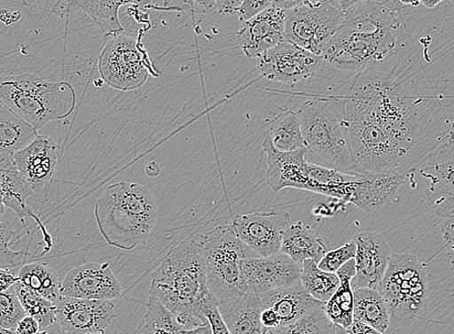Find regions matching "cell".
Segmentation results:
<instances>
[{"label": "cell", "instance_id": "1", "mask_svg": "<svg viewBox=\"0 0 454 334\" xmlns=\"http://www.w3.org/2000/svg\"><path fill=\"white\" fill-rule=\"evenodd\" d=\"M399 34L400 20L394 11L373 0L361 3L345 11L321 58L342 71L371 70L392 55Z\"/></svg>", "mask_w": 454, "mask_h": 334}, {"label": "cell", "instance_id": "2", "mask_svg": "<svg viewBox=\"0 0 454 334\" xmlns=\"http://www.w3.org/2000/svg\"><path fill=\"white\" fill-rule=\"evenodd\" d=\"M148 297L159 300L183 328L189 330L208 324L204 311L220 303L208 287L196 237L172 247L153 275Z\"/></svg>", "mask_w": 454, "mask_h": 334}, {"label": "cell", "instance_id": "3", "mask_svg": "<svg viewBox=\"0 0 454 334\" xmlns=\"http://www.w3.org/2000/svg\"><path fill=\"white\" fill-rule=\"evenodd\" d=\"M343 100L369 116L406 154L416 143L417 102L393 75L373 69L358 73Z\"/></svg>", "mask_w": 454, "mask_h": 334}, {"label": "cell", "instance_id": "4", "mask_svg": "<svg viewBox=\"0 0 454 334\" xmlns=\"http://www.w3.org/2000/svg\"><path fill=\"white\" fill-rule=\"evenodd\" d=\"M94 215L107 245L131 252L147 242L157 222L158 204L145 186L119 182L97 201Z\"/></svg>", "mask_w": 454, "mask_h": 334}, {"label": "cell", "instance_id": "5", "mask_svg": "<svg viewBox=\"0 0 454 334\" xmlns=\"http://www.w3.org/2000/svg\"><path fill=\"white\" fill-rule=\"evenodd\" d=\"M298 113L307 151L317 165L350 176L364 175L352 154L343 98H315L302 104Z\"/></svg>", "mask_w": 454, "mask_h": 334}, {"label": "cell", "instance_id": "6", "mask_svg": "<svg viewBox=\"0 0 454 334\" xmlns=\"http://www.w3.org/2000/svg\"><path fill=\"white\" fill-rule=\"evenodd\" d=\"M0 101L36 131L67 120L77 106V93L67 82H53L32 74L0 75Z\"/></svg>", "mask_w": 454, "mask_h": 334}, {"label": "cell", "instance_id": "7", "mask_svg": "<svg viewBox=\"0 0 454 334\" xmlns=\"http://www.w3.org/2000/svg\"><path fill=\"white\" fill-rule=\"evenodd\" d=\"M427 266L410 253H394L378 291L390 312L395 329L412 325L423 311L429 293Z\"/></svg>", "mask_w": 454, "mask_h": 334}, {"label": "cell", "instance_id": "8", "mask_svg": "<svg viewBox=\"0 0 454 334\" xmlns=\"http://www.w3.org/2000/svg\"><path fill=\"white\" fill-rule=\"evenodd\" d=\"M196 238L214 297L223 303L244 295L241 262L258 255L238 238L231 224L218 226Z\"/></svg>", "mask_w": 454, "mask_h": 334}, {"label": "cell", "instance_id": "9", "mask_svg": "<svg viewBox=\"0 0 454 334\" xmlns=\"http://www.w3.org/2000/svg\"><path fill=\"white\" fill-rule=\"evenodd\" d=\"M344 113L352 154L364 175L394 174L404 151L369 116L345 102Z\"/></svg>", "mask_w": 454, "mask_h": 334}, {"label": "cell", "instance_id": "10", "mask_svg": "<svg viewBox=\"0 0 454 334\" xmlns=\"http://www.w3.org/2000/svg\"><path fill=\"white\" fill-rule=\"evenodd\" d=\"M106 38L98 68L103 81L111 88L132 91L142 88L149 75L159 77L139 39L127 35L125 30Z\"/></svg>", "mask_w": 454, "mask_h": 334}, {"label": "cell", "instance_id": "11", "mask_svg": "<svg viewBox=\"0 0 454 334\" xmlns=\"http://www.w3.org/2000/svg\"><path fill=\"white\" fill-rule=\"evenodd\" d=\"M344 12L325 2L286 11L285 38L296 46L322 57L338 31Z\"/></svg>", "mask_w": 454, "mask_h": 334}, {"label": "cell", "instance_id": "12", "mask_svg": "<svg viewBox=\"0 0 454 334\" xmlns=\"http://www.w3.org/2000/svg\"><path fill=\"white\" fill-rule=\"evenodd\" d=\"M290 223L287 212L269 211L238 214L231 224L238 238L256 255L266 257L280 252Z\"/></svg>", "mask_w": 454, "mask_h": 334}, {"label": "cell", "instance_id": "13", "mask_svg": "<svg viewBox=\"0 0 454 334\" xmlns=\"http://www.w3.org/2000/svg\"><path fill=\"white\" fill-rule=\"evenodd\" d=\"M301 264L283 252L266 257L246 258L241 262L244 293L262 296L270 291L288 287L299 282Z\"/></svg>", "mask_w": 454, "mask_h": 334}, {"label": "cell", "instance_id": "14", "mask_svg": "<svg viewBox=\"0 0 454 334\" xmlns=\"http://www.w3.org/2000/svg\"><path fill=\"white\" fill-rule=\"evenodd\" d=\"M322 60L285 40L257 58V69L269 81L294 85L315 75Z\"/></svg>", "mask_w": 454, "mask_h": 334}, {"label": "cell", "instance_id": "15", "mask_svg": "<svg viewBox=\"0 0 454 334\" xmlns=\"http://www.w3.org/2000/svg\"><path fill=\"white\" fill-rule=\"evenodd\" d=\"M62 297L112 300L121 298L123 287L109 263L90 262L75 267L65 276Z\"/></svg>", "mask_w": 454, "mask_h": 334}, {"label": "cell", "instance_id": "16", "mask_svg": "<svg viewBox=\"0 0 454 334\" xmlns=\"http://www.w3.org/2000/svg\"><path fill=\"white\" fill-rule=\"evenodd\" d=\"M57 306L58 322L68 334H105L116 317L112 300L63 297Z\"/></svg>", "mask_w": 454, "mask_h": 334}, {"label": "cell", "instance_id": "17", "mask_svg": "<svg viewBox=\"0 0 454 334\" xmlns=\"http://www.w3.org/2000/svg\"><path fill=\"white\" fill-rule=\"evenodd\" d=\"M59 146L49 136L38 135L26 148L13 155L15 164L34 193H46L55 177Z\"/></svg>", "mask_w": 454, "mask_h": 334}, {"label": "cell", "instance_id": "18", "mask_svg": "<svg viewBox=\"0 0 454 334\" xmlns=\"http://www.w3.org/2000/svg\"><path fill=\"white\" fill-rule=\"evenodd\" d=\"M421 176L427 181L428 199L439 217L454 214V147L442 143L429 154Z\"/></svg>", "mask_w": 454, "mask_h": 334}, {"label": "cell", "instance_id": "19", "mask_svg": "<svg viewBox=\"0 0 454 334\" xmlns=\"http://www.w3.org/2000/svg\"><path fill=\"white\" fill-rule=\"evenodd\" d=\"M286 11L270 6L263 12L243 21L237 42L247 58H259L286 40Z\"/></svg>", "mask_w": 454, "mask_h": 334}, {"label": "cell", "instance_id": "20", "mask_svg": "<svg viewBox=\"0 0 454 334\" xmlns=\"http://www.w3.org/2000/svg\"><path fill=\"white\" fill-rule=\"evenodd\" d=\"M353 240L356 252L352 288L378 289L393 254L390 245L382 234L372 231L356 233Z\"/></svg>", "mask_w": 454, "mask_h": 334}, {"label": "cell", "instance_id": "21", "mask_svg": "<svg viewBox=\"0 0 454 334\" xmlns=\"http://www.w3.org/2000/svg\"><path fill=\"white\" fill-rule=\"evenodd\" d=\"M0 195L3 197L5 207L12 210L26 228L27 219H32L36 222L46 244L43 254L49 252L52 247L51 235L38 215L27 205V198L34 195V191L21 176L12 155L0 154Z\"/></svg>", "mask_w": 454, "mask_h": 334}, {"label": "cell", "instance_id": "22", "mask_svg": "<svg viewBox=\"0 0 454 334\" xmlns=\"http://www.w3.org/2000/svg\"><path fill=\"white\" fill-rule=\"evenodd\" d=\"M129 4L153 7L151 0H56L52 13L62 18L81 11L109 36L124 31L119 9Z\"/></svg>", "mask_w": 454, "mask_h": 334}, {"label": "cell", "instance_id": "23", "mask_svg": "<svg viewBox=\"0 0 454 334\" xmlns=\"http://www.w3.org/2000/svg\"><path fill=\"white\" fill-rule=\"evenodd\" d=\"M263 149L267 156V185L275 192L286 188L300 190L309 164L307 148L282 152L274 147L271 139L267 136Z\"/></svg>", "mask_w": 454, "mask_h": 334}, {"label": "cell", "instance_id": "24", "mask_svg": "<svg viewBox=\"0 0 454 334\" xmlns=\"http://www.w3.org/2000/svg\"><path fill=\"white\" fill-rule=\"evenodd\" d=\"M404 183V177L396 172L356 177L349 203L367 214L375 213L393 202Z\"/></svg>", "mask_w": 454, "mask_h": 334}, {"label": "cell", "instance_id": "25", "mask_svg": "<svg viewBox=\"0 0 454 334\" xmlns=\"http://www.w3.org/2000/svg\"><path fill=\"white\" fill-rule=\"evenodd\" d=\"M259 299H261L262 308H271L276 312L280 327L292 324L310 312L325 306V303L308 294L300 280L288 287L270 291L259 296Z\"/></svg>", "mask_w": 454, "mask_h": 334}, {"label": "cell", "instance_id": "26", "mask_svg": "<svg viewBox=\"0 0 454 334\" xmlns=\"http://www.w3.org/2000/svg\"><path fill=\"white\" fill-rule=\"evenodd\" d=\"M231 334H265L262 322V303L258 296L246 293L218 306Z\"/></svg>", "mask_w": 454, "mask_h": 334}, {"label": "cell", "instance_id": "27", "mask_svg": "<svg viewBox=\"0 0 454 334\" xmlns=\"http://www.w3.org/2000/svg\"><path fill=\"white\" fill-rule=\"evenodd\" d=\"M330 251L329 242L311 226L302 221L290 223L284 234L280 252L302 264L312 260L317 264Z\"/></svg>", "mask_w": 454, "mask_h": 334}, {"label": "cell", "instance_id": "28", "mask_svg": "<svg viewBox=\"0 0 454 334\" xmlns=\"http://www.w3.org/2000/svg\"><path fill=\"white\" fill-rule=\"evenodd\" d=\"M336 274L340 277V284L336 293L324 306V311L334 326L348 330L354 321L352 280L356 276L355 260L342 266Z\"/></svg>", "mask_w": 454, "mask_h": 334}, {"label": "cell", "instance_id": "29", "mask_svg": "<svg viewBox=\"0 0 454 334\" xmlns=\"http://www.w3.org/2000/svg\"><path fill=\"white\" fill-rule=\"evenodd\" d=\"M354 320L386 332L390 327V312L380 291L373 288H353Z\"/></svg>", "mask_w": 454, "mask_h": 334}, {"label": "cell", "instance_id": "30", "mask_svg": "<svg viewBox=\"0 0 454 334\" xmlns=\"http://www.w3.org/2000/svg\"><path fill=\"white\" fill-rule=\"evenodd\" d=\"M17 276L20 283L53 304L58 305L63 298L59 275L46 263H26L19 268Z\"/></svg>", "mask_w": 454, "mask_h": 334}, {"label": "cell", "instance_id": "31", "mask_svg": "<svg viewBox=\"0 0 454 334\" xmlns=\"http://www.w3.org/2000/svg\"><path fill=\"white\" fill-rule=\"evenodd\" d=\"M38 131L0 101V154L14 155L37 137Z\"/></svg>", "mask_w": 454, "mask_h": 334}, {"label": "cell", "instance_id": "32", "mask_svg": "<svg viewBox=\"0 0 454 334\" xmlns=\"http://www.w3.org/2000/svg\"><path fill=\"white\" fill-rule=\"evenodd\" d=\"M274 147L282 152H294L306 148L302 137L299 113L283 110L273 120L268 136Z\"/></svg>", "mask_w": 454, "mask_h": 334}, {"label": "cell", "instance_id": "33", "mask_svg": "<svg viewBox=\"0 0 454 334\" xmlns=\"http://www.w3.org/2000/svg\"><path fill=\"white\" fill-rule=\"evenodd\" d=\"M300 283L313 299L326 304L336 293L340 280L337 274L323 271L317 262L306 260L301 264Z\"/></svg>", "mask_w": 454, "mask_h": 334}, {"label": "cell", "instance_id": "34", "mask_svg": "<svg viewBox=\"0 0 454 334\" xmlns=\"http://www.w3.org/2000/svg\"><path fill=\"white\" fill-rule=\"evenodd\" d=\"M5 209V205L0 206V268L18 274L19 268L26 264L27 257H37L27 252L12 250L20 235L6 219Z\"/></svg>", "mask_w": 454, "mask_h": 334}, {"label": "cell", "instance_id": "35", "mask_svg": "<svg viewBox=\"0 0 454 334\" xmlns=\"http://www.w3.org/2000/svg\"><path fill=\"white\" fill-rule=\"evenodd\" d=\"M14 288L27 315L34 317L39 322L41 330H46L58 322L56 304L35 293L19 280L14 284Z\"/></svg>", "mask_w": 454, "mask_h": 334}, {"label": "cell", "instance_id": "36", "mask_svg": "<svg viewBox=\"0 0 454 334\" xmlns=\"http://www.w3.org/2000/svg\"><path fill=\"white\" fill-rule=\"evenodd\" d=\"M265 334H334V325L323 307L292 324L267 330Z\"/></svg>", "mask_w": 454, "mask_h": 334}, {"label": "cell", "instance_id": "37", "mask_svg": "<svg viewBox=\"0 0 454 334\" xmlns=\"http://www.w3.org/2000/svg\"><path fill=\"white\" fill-rule=\"evenodd\" d=\"M146 307L145 330L149 334H182L188 330L179 325L176 316L156 299L148 297Z\"/></svg>", "mask_w": 454, "mask_h": 334}, {"label": "cell", "instance_id": "38", "mask_svg": "<svg viewBox=\"0 0 454 334\" xmlns=\"http://www.w3.org/2000/svg\"><path fill=\"white\" fill-rule=\"evenodd\" d=\"M27 316V312L21 306L14 285L0 292V327L16 330L21 319Z\"/></svg>", "mask_w": 454, "mask_h": 334}, {"label": "cell", "instance_id": "39", "mask_svg": "<svg viewBox=\"0 0 454 334\" xmlns=\"http://www.w3.org/2000/svg\"><path fill=\"white\" fill-rule=\"evenodd\" d=\"M157 10L175 11L189 15H204L214 13L217 11L215 0H163L160 7H153Z\"/></svg>", "mask_w": 454, "mask_h": 334}, {"label": "cell", "instance_id": "40", "mask_svg": "<svg viewBox=\"0 0 454 334\" xmlns=\"http://www.w3.org/2000/svg\"><path fill=\"white\" fill-rule=\"evenodd\" d=\"M356 245L354 240L346 243L337 250L329 251L323 256L318 267L323 271L336 274L346 263L355 260Z\"/></svg>", "mask_w": 454, "mask_h": 334}, {"label": "cell", "instance_id": "41", "mask_svg": "<svg viewBox=\"0 0 454 334\" xmlns=\"http://www.w3.org/2000/svg\"><path fill=\"white\" fill-rule=\"evenodd\" d=\"M272 4L273 0H244L237 15L243 23V21L263 12L264 10L272 6Z\"/></svg>", "mask_w": 454, "mask_h": 334}, {"label": "cell", "instance_id": "42", "mask_svg": "<svg viewBox=\"0 0 454 334\" xmlns=\"http://www.w3.org/2000/svg\"><path fill=\"white\" fill-rule=\"evenodd\" d=\"M442 234L445 242L447 255L454 267V214L444 219Z\"/></svg>", "mask_w": 454, "mask_h": 334}, {"label": "cell", "instance_id": "43", "mask_svg": "<svg viewBox=\"0 0 454 334\" xmlns=\"http://www.w3.org/2000/svg\"><path fill=\"white\" fill-rule=\"evenodd\" d=\"M244 0H215L217 11L223 15H235L239 11Z\"/></svg>", "mask_w": 454, "mask_h": 334}, {"label": "cell", "instance_id": "44", "mask_svg": "<svg viewBox=\"0 0 454 334\" xmlns=\"http://www.w3.org/2000/svg\"><path fill=\"white\" fill-rule=\"evenodd\" d=\"M325 0H273L272 6L287 11L300 6L317 4Z\"/></svg>", "mask_w": 454, "mask_h": 334}, {"label": "cell", "instance_id": "45", "mask_svg": "<svg viewBox=\"0 0 454 334\" xmlns=\"http://www.w3.org/2000/svg\"><path fill=\"white\" fill-rule=\"evenodd\" d=\"M40 330L39 322L29 315L21 319L16 329L19 334H36Z\"/></svg>", "mask_w": 454, "mask_h": 334}, {"label": "cell", "instance_id": "46", "mask_svg": "<svg viewBox=\"0 0 454 334\" xmlns=\"http://www.w3.org/2000/svg\"><path fill=\"white\" fill-rule=\"evenodd\" d=\"M262 309V322L265 330H272L280 327L279 319L273 309Z\"/></svg>", "mask_w": 454, "mask_h": 334}, {"label": "cell", "instance_id": "47", "mask_svg": "<svg viewBox=\"0 0 454 334\" xmlns=\"http://www.w3.org/2000/svg\"><path fill=\"white\" fill-rule=\"evenodd\" d=\"M19 280L16 274L10 269L0 268V292L12 287Z\"/></svg>", "mask_w": 454, "mask_h": 334}, {"label": "cell", "instance_id": "48", "mask_svg": "<svg viewBox=\"0 0 454 334\" xmlns=\"http://www.w3.org/2000/svg\"><path fill=\"white\" fill-rule=\"evenodd\" d=\"M351 334H384L376 329L364 324L360 321L354 320L352 326L348 330Z\"/></svg>", "mask_w": 454, "mask_h": 334}, {"label": "cell", "instance_id": "49", "mask_svg": "<svg viewBox=\"0 0 454 334\" xmlns=\"http://www.w3.org/2000/svg\"><path fill=\"white\" fill-rule=\"evenodd\" d=\"M328 2L333 5L339 7L343 11V12H345V11L350 7L361 3L370 2V0H328Z\"/></svg>", "mask_w": 454, "mask_h": 334}, {"label": "cell", "instance_id": "50", "mask_svg": "<svg viewBox=\"0 0 454 334\" xmlns=\"http://www.w3.org/2000/svg\"><path fill=\"white\" fill-rule=\"evenodd\" d=\"M182 334H213V332L210 326V322H208V324L199 328L184 330Z\"/></svg>", "mask_w": 454, "mask_h": 334}, {"label": "cell", "instance_id": "51", "mask_svg": "<svg viewBox=\"0 0 454 334\" xmlns=\"http://www.w3.org/2000/svg\"><path fill=\"white\" fill-rule=\"evenodd\" d=\"M442 2H444V0H421L420 4H423L427 8H434Z\"/></svg>", "mask_w": 454, "mask_h": 334}, {"label": "cell", "instance_id": "52", "mask_svg": "<svg viewBox=\"0 0 454 334\" xmlns=\"http://www.w3.org/2000/svg\"><path fill=\"white\" fill-rule=\"evenodd\" d=\"M399 2L404 5L417 7L420 4L421 0H399Z\"/></svg>", "mask_w": 454, "mask_h": 334}, {"label": "cell", "instance_id": "53", "mask_svg": "<svg viewBox=\"0 0 454 334\" xmlns=\"http://www.w3.org/2000/svg\"><path fill=\"white\" fill-rule=\"evenodd\" d=\"M447 142L454 147V120L450 126V131L448 135Z\"/></svg>", "mask_w": 454, "mask_h": 334}, {"label": "cell", "instance_id": "54", "mask_svg": "<svg viewBox=\"0 0 454 334\" xmlns=\"http://www.w3.org/2000/svg\"><path fill=\"white\" fill-rule=\"evenodd\" d=\"M334 334H351L348 330L340 326H334Z\"/></svg>", "mask_w": 454, "mask_h": 334}, {"label": "cell", "instance_id": "55", "mask_svg": "<svg viewBox=\"0 0 454 334\" xmlns=\"http://www.w3.org/2000/svg\"><path fill=\"white\" fill-rule=\"evenodd\" d=\"M0 334H19L16 330H10L0 327Z\"/></svg>", "mask_w": 454, "mask_h": 334}, {"label": "cell", "instance_id": "56", "mask_svg": "<svg viewBox=\"0 0 454 334\" xmlns=\"http://www.w3.org/2000/svg\"><path fill=\"white\" fill-rule=\"evenodd\" d=\"M36 334H51V333H49V332H48V331H46V330H40V331H39L38 333H36Z\"/></svg>", "mask_w": 454, "mask_h": 334}, {"label": "cell", "instance_id": "57", "mask_svg": "<svg viewBox=\"0 0 454 334\" xmlns=\"http://www.w3.org/2000/svg\"><path fill=\"white\" fill-rule=\"evenodd\" d=\"M4 204V199H3V197L2 195H0V206H3Z\"/></svg>", "mask_w": 454, "mask_h": 334}, {"label": "cell", "instance_id": "58", "mask_svg": "<svg viewBox=\"0 0 454 334\" xmlns=\"http://www.w3.org/2000/svg\"><path fill=\"white\" fill-rule=\"evenodd\" d=\"M450 2L451 4H454V0H450Z\"/></svg>", "mask_w": 454, "mask_h": 334}]
</instances>
